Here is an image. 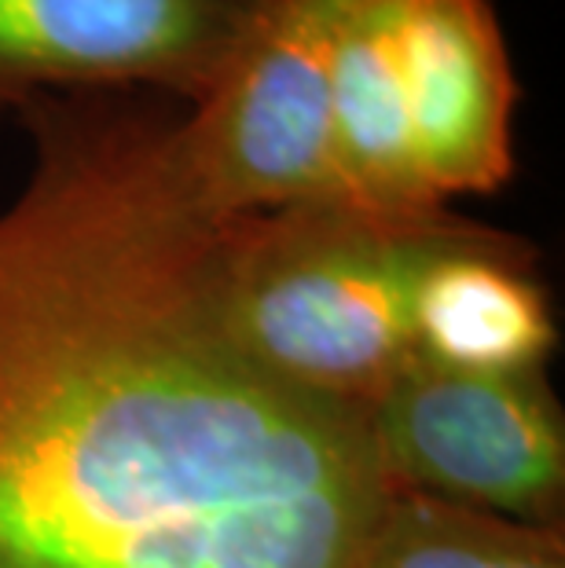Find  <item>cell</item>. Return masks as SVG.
<instances>
[{
    "instance_id": "cell-1",
    "label": "cell",
    "mask_w": 565,
    "mask_h": 568,
    "mask_svg": "<svg viewBox=\"0 0 565 568\" xmlns=\"http://www.w3.org/2000/svg\"><path fill=\"white\" fill-rule=\"evenodd\" d=\"M0 210V568H353L386 485L364 415L239 345L228 216L184 106L140 92L19 111Z\"/></svg>"
},
{
    "instance_id": "cell-2",
    "label": "cell",
    "mask_w": 565,
    "mask_h": 568,
    "mask_svg": "<svg viewBox=\"0 0 565 568\" xmlns=\"http://www.w3.org/2000/svg\"><path fill=\"white\" fill-rule=\"evenodd\" d=\"M466 224L455 205L375 213L342 199L228 216L224 320L275 378L367 415L418 364V283Z\"/></svg>"
},
{
    "instance_id": "cell-3",
    "label": "cell",
    "mask_w": 565,
    "mask_h": 568,
    "mask_svg": "<svg viewBox=\"0 0 565 568\" xmlns=\"http://www.w3.org/2000/svg\"><path fill=\"white\" fill-rule=\"evenodd\" d=\"M364 0H261L221 74L184 106L191 176L221 216L331 199V84Z\"/></svg>"
},
{
    "instance_id": "cell-4",
    "label": "cell",
    "mask_w": 565,
    "mask_h": 568,
    "mask_svg": "<svg viewBox=\"0 0 565 568\" xmlns=\"http://www.w3.org/2000/svg\"><path fill=\"white\" fill-rule=\"evenodd\" d=\"M386 491L565 528V415L547 371L477 374L418 359L364 415Z\"/></svg>"
},
{
    "instance_id": "cell-5",
    "label": "cell",
    "mask_w": 565,
    "mask_h": 568,
    "mask_svg": "<svg viewBox=\"0 0 565 568\" xmlns=\"http://www.w3.org/2000/svg\"><path fill=\"white\" fill-rule=\"evenodd\" d=\"M261 0H0V111L85 92L195 106Z\"/></svg>"
},
{
    "instance_id": "cell-6",
    "label": "cell",
    "mask_w": 565,
    "mask_h": 568,
    "mask_svg": "<svg viewBox=\"0 0 565 568\" xmlns=\"http://www.w3.org/2000/svg\"><path fill=\"white\" fill-rule=\"evenodd\" d=\"M418 187L434 205L514 176L518 78L492 0H375Z\"/></svg>"
},
{
    "instance_id": "cell-7",
    "label": "cell",
    "mask_w": 565,
    "mask_h": 568,
    "mask_svg": "<svg viewBox=\"0 0 565 568\" xmlns=\"http://www.w3.org/2000/svg\"><path fill=\"white\" fill-rule=\"evenodd\" d=\"M558 342L536 250L522 235L471 221L418 283V359L448 371H547Z\"/></svg>"
},
{
    "instance_id": "cell-8",
    "label": "cell",
    "mask_w": 565,
    "mask_h": 568,
    "mask_svg": "<svg viewBox=\"0 0 565 568\" xmlns=\"http://www.w3.org/2000/svg\"><path fill=\"white\" fill-rule=\"evenodd\" d=\"M353 568H565V528L386 491Z\"/></svg>"
}]
</instances>
